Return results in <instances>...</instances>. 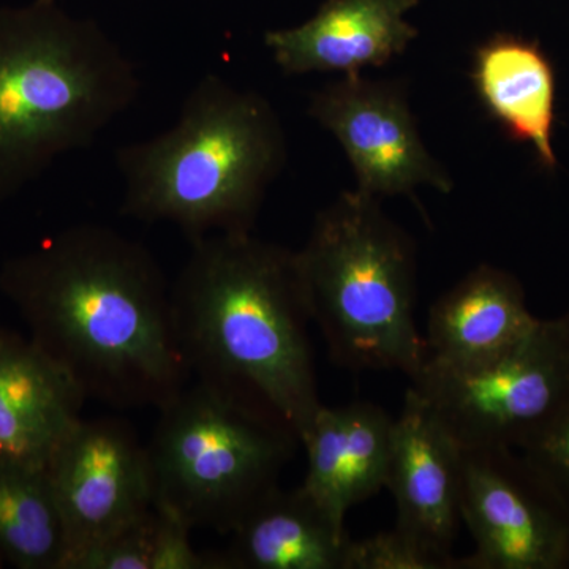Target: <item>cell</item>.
Returning a JSON list of instances; mask_svg holds the SVG:
<instances>
[{"label": "cell", "instance_id": "6da1fadb", "mask_svg": "<svg viewBox=\"0 0 569 569\" xmlns=\"http://www.w3.org/2000/svg\"><path fill=\"white\" fill-rule=\"evenodd\" d=\"M0 287L88 399L159 410L186 388L171 287L140 242L74 224L3 266Z\"/></svg>", "mask_w": 569, "mask_h": 569}, {"label": "cell", "instance_id": "7a4b0ae2", "mask_svg": "<svg viewBox=\"0 0 569 569\" xmlns=\"http://www.w3.org/2000/svg\"><path fill=\"white\" fill-rule=\"evenodd\" d=\"M171 287L190 376L305 438L323 403L295 250L253 233L211 234Z\"/></svg>", "mask_w": 569, "mask_h": 569}, {"label": "cell", "instance_id": "3957f363", "mask_svg": "<svg viewBox=\"0 0 569 569\" xmlns=\"http://www.w3.org/2000/svg\"><path fill=\"white\" fill-rule=\"evenodd\" d=\"M287 159V134L272 103L206 73L170 129L116 152L121 213L174 224L190 244L211 234L253 233Z\"/></svg>", "mask_w": 569, "mask_h": 569}, {"label": "cell", "instance_id": "277c9868", "mask_svg": "<svg viewBox=\"0 0 569 569\" xmlns=\"http://www.w3.org/2000/svg\"><path fill=\"white\" fill-rule=\"evenodd\" d=\"M137 63L58 0L0 7V203L91 148L141 93Z\"/></svg>", "mask_w": 569, "mask_h": 569}, {"label": "cell", "instance_id": "5b68a950", "mask_svg": "<svg viewBox=\"0 0 569 569\" xmlns=\"http://www.w3.org/2000/svg\"><path fill=\"white\" fill-rule=\"evenodd\" d=\"M381 200L350 190L317 213L295 250L310 320L337 366L415 377L426 340L415 321L417 247Z\"/></svg>", "mask_w": 569, "mask_h": 569}, {"label": "cell", "instance_id": "8992f818", "mask_svg": "<svg viewBox=\"0 0 569 569\" xmlns=\"http://www.w3.org/2000/svg\"><path fill=\"white\" fill-rule=\"evenodd\" d=\"M301 443L277 419L197 383L159 408L148 449L152 507L193 529L230 535Z\"/></svg>", "mask_w": 569, "mask_h": 569}, {"label": "cell", "instance_id": "52a82bcc", "mask_svg": "<svg viewBox=\"0 0 569 569\" xmlns=\"http://www.w3.org/2000/svg\"><path fill=\"white\" fill-rule=\"evenodd\" d=\"M410 381L463 451L522 449L569 403V320H541L507 353L470 369L425 362Z\"/></svg>", "mask_w": 569, "mask_h": 569}, {"label": "cell", "instance_id": "ba28073f", "mask_svg": "<svg viewBox=\"0 0 569 569\" xmlns=\"http://www.w3.org/2000/svg\"><path fill=\"white\" fill-rule=\"evenodd\" d=\"M462 523L460 569L569 568L568 509L515 449L463 451Z\"/></svg>", "mask_w": 569, "mask_h": 569}, {"label": "cell", "instance_id": "9c48e42d", "mask_svg": "<svg viewBox=\"0 0 569 569\" xmlns=\"http://www.w3.org/2000/svg\"><path fill=\"white\" fill-rule=\"evenodd\" d=\"M47 470L66 530L63 569L153 508L148 449L123 419H81Z\"/></svg>", "mask_w": 569, "mask_h": 569}, {"label": "cell", "instance_id": "30bf717a", "mask_svg": "<svg viewBox=\"0 0 569 569\" xmlns=\"http://www.w3.org/2000/svg\"><path fill=\"white\" fill-rule=\"evenodd\" d=\"M309 116L339 141L356 176V190L383 200L411 197L418 187L449 193L443 164L426 148L406 92L362 74L329 82L310 96Z\"/></svg>", "mask_w": 569, "mask_h": 569}, {"label": "cell", "instance_id": "8fae6325", "mask_svg": "<svg viewBox=\"0 0 569 569\" xmlns=\"http://www.w3.org/2000/svg\"><path fill=\"white\" fill-rule=\"evenodd\" d=\"M463 449L429 403L408 388L392 422L387 485L396 529L445 559L462 526Z\"/></svg>", "mask_w": 569, "mask_h": 569}, {"label": "cell", "instance_id": "7c38bea8", "mask_svg": "<svg viewBox=\"0 0 569 569\" xmlns=\"http://www.w3.org/2000/svg\"><path fill=\"white\" fill-rule=\"evenodd\" d=\"M419 0H326L310 20L266 32L284 74H362L402 56L418 37L407 13Z\"/></svg>", "mask_w": 569, "mask_h": 569}, {"label": "cell", "instance_id": "4fadbf2b", "mask_svg": "<svg viewBox=\"0 0 569 569\" xmlns=\"http://www.w3.org/2000/svg\"><path fill=\"white\" fill-rule=\"evenodd\" d=\"M88 396L33 340L0 329V458L47 467Z\"/></svg>", "mask_w": 569, "mask_h": 569}, {"label": "cell", "instance_id": "5bb4252c", "mask_svg": "<svg viewBox=\"0 0 569 569\" xmlns=\"http://www.w3.org/2000/svg\"><path fill=\"white\" fill-rule=\"evenodd\" d=\"M539 321L515 276L478 266L430 307L425 362L443 369L485 365L522 342Z\"/></svg>", "mask_w": 569, "mask_h": 569}, {"label": "cell", "instance_id": "9a60e30c", "mask_svg": "<svg viewBox=\"0 0 569 569\" xmlns=\"http://www.w3.org/2000/svg\"><path fill=\"white\" fill-rule=\"evenodd\" d=\"M392 422L372 402L321 406L301 440L309 462L301 488L342 529L348 511L387 485Z\"/></svg>", "mask_w": 569, "mask_h": 569}, {"label": "cell", "instance_id": "2e32d148", "mask_svg": "<svg viewBox=\"0 0 569 569\" xmlns=\"http://www.w3.org/2000/svg\"><path fill=\"white\" fill-rule=\"evenodd\" d=\"M471 78L490 118L511 140L529 144L546 171H556L557 77L538 41L497 33L475 51Z\"/></svg>", "mask_w": 569, "mask_h": 569}, {"label": "cell", "instance_id": "e0dca14e", "mask_svg": "<svg viewBox=\"0 0 569 569\" xmlns=\"http://www.w3.org/2000/svg\"><path fill=\"white\" fill-rule=\"evenodd\" d=\"M228 537L224 569H347L351 539L302 488H276Z\"/></svg>", "mask_w": 569, "mask_h": 569}, {"label": "cell", "instance_id": "ac0fdd59", "mask_svg": "<svg viewBox=\"0 0 569 569\" xmlns=\"http://www.w3.org/2000/svg\"><path fill=\"white\" fill-rule=\"evenodd\" d=\"M66 530L47 467L0 458V560L63 569Z\"/></svg>", "mask_w": 569, "mask_h": 569}, {"label": "cell", "instance_id": "d6986e66", "mask_svg": "<svg viewBox=\"0 0 569 569\" xmlns=\"http://www.w3.org/2000/svg\"><path fill=\"white\" fill-rule=\"evenodd\" d=\"M178 535V520L152 508L82 553L71 569H170Z\"/></svg>", "mask_w": 569, "mask_h": 569}, {"label": "cell", "instance_id": "ffe728a7", "mask_svg": "<svg viewBox=\"0 0 569 569\" xmlns=\"http://www.w3.org/2000/svg\"><path fill=\"white\" fill-rule=\"evenodd\" d=\"M347 569H460V559H445L399 529L350 539Z\"/></svg>", "mask_w": 569, "mask_h": 569}, {"label": "cell", "instance_id": "44dd1931", "mask_svg": "<svg viewBox=\"0 0 569 569\" xmlns=\"http://www.w3.org/2000/svg\"><path fill=\"white\" fill-rule=\"evenodd\" d=\"M520 455L569 512V403Z\"/></svg>", "mask_w": 569, "mask_h": 569}, {"label": "cell", "instance_id": "7402d4cb", "mask_svg": "<svg viewBox=\"0 0 569 569\" xmlns=\"http://www.w3.org/2000/svg\"><path fill=\"white\" fill-rule=\"evenodd\" d=\"M565 317H567V318H568V320H569V312H568V313H565Z\"/></svg>", "mask_w": 569, "mask_h": 569}, {"label": "cell", "instance_id": "603a6c76", "mask_svg": "<svg viewBox=\"0 0 569 569\" xmlns=\"http://www.w3.org/2000/svg\"><path fill=\"white\" fill-rule=\"evenodd\" d=\"M0 563H2V560H0Z\"/></svg>", "mask_w": 569, "mask_h": 569}]
</instances>
